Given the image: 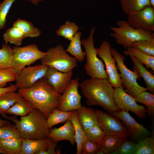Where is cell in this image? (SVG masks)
Here are the masks:
<instances>
[{
  "mask_svg": "<svg viewBox=\"0 0 154 154\" xmlns=\"http://www.w3.org/2000/svg\"><path fill=\"white\" fill-rule=\"evenodd\" d=\"M80 86L88 105L99 106L110 114L119 109L114 101V89L108 80L86 79L80 83Z\"/></svg>",
  "mask_w": 154,
  "mask_h": 154,
  "instance_id": "6da1fadb",
  "label": "cell"
},
{
  "mask_svg": "<svg viewBox=\"0 0 154 154\" xmlns=\"http://www.w3.org/2000/svg\"><path fill=\"white\" fill-rule=\"evenodd\" d=\"M17 90L24 98L40 110L47 118L59 106L61 94L48 84L45 77L29 88L18 89Z\"/></svg>",
  "mask_w": 154,
  "mask_h": 154,
  "instance_id": "7a4b0ae2",
  "label": "cell"
},
{
  "mask_svg": "<svg viewBox=\"0 0 154 154\" xmlns=\"http://www.w3.org/2000/svg\"><path fill=\"white\" fill-rule=\"evenodd\" d=\"M15 123L21 138L32 140L42 139L47 137L50 129L45 127L47 118L37 109L35 108L28 115L21 117L1 115Z\"/></svg>",
  "mask_w": 154,
  "mask_h": 154,
  "instance_id": "3957f363",
  "label": "cell"
},
{
  "mask_svg": "<svg viewBox=\"0 0 154 154\" xmlns=\"http://www.w3.org/2000/svg\"><path fill=\"white\" fill-rule=\"evenodd\" d=\"M118 27L110 26L112 31L110 34L116 42L127 49L131 47L134 42L139 41L154 39V33L133 28L124 20H119L117 21Z\"/></svg>",
  "mask_w": 154,
  "mask_h": 154,
  "instance_id": "277c9868",
  "label": "cell"
},
{
  "mask_svg": "<svg viewBox=\"0 0 154 154\" xmlns=\"http://www.w3.org/2000/svg\"><path fill=\"white\" fill-rule=\"evenodd\" d=\"M94 31L95 28H92L88 38L81 40L82 44L84 48L86 58L84 68L86 74L91 78L105 79L108 81V75L105 69L104 65L102 60L97 56L94 45Z\"/></svg>",
  "mask_w": 154,
  "mask_h": 154,
  "instance_id": "5b68a950",
  "label": "cell"
},
{
  "mask_svg": "<svg viewBox=\"0 0 154 154\" xmlns=\"http://www.w3.org/2000/svg\"><path fill=\"white\" fill-rule=\"evenodd\" d=\"M111 51L112 55L116 60L117 69L120 72L122 85L125 88V92L135 98L139 93L146 91L147 88L141 86L137 82V80L140 78L137 72L129 70L125 64V57L115 48H111Z\"/></svg>",
  "mask_w": 154,
  "mask_h": 154,
  "instance_id": "8992f818",
  "label": "cell"
},
{
  "mask_svg": "<svg viewBox=\"0 0 154 154\" xmlns=\"http://www.w3.org/2000/svg\"><path fill=\"white\" fill-rule=\"evenodd\" d=\"M46 52L47 54L40 59L42 64L62 72L73 70L77 66L78 60L69 55L60 44L48 49Z\"/></svg>",
  "mask_w": 154,
  "mask_h": 154,
  "instance_id": "52a82bcc",
  "label": "cell"
},
{
  "mask_svg": "<svg viewBox=\"0 0 154 154\" xmlns=\"http://www.w3.org/2000/svg\"><path fill=\"white\" fill-rule=\"evenodd\" d=\"M13 49V68L18 74L26 66H29L37 60H40L47 53L40 50L35 44L23 47L15 46Z\"/></svg>",
  "mask_w": 154,
  "mask_h": 154,
  "instance_id": "ba28073f",
  "label": "cell"
},
{
  "mask_svg": "<svg viewBox=\"0 0 154 154\" xmlns=\"http://www.w3.org/2000/svg\"><path fill=\"white\" fill-rule=\"evenodd\" d=\"M111 114L122 121L129 133L130 139L136 144L145 137L153 135V133L138 123L128 112L119 109Z\"/></svg>",
  "mask_w": 154,
  "mask_h": 154,
  "instance_id": "9c48e42d",
  "label": "cell"
},
{
  "mask_svg": "<svg viewBox=\"0 0 154 154\" xmlns=\"http://www.w3.org/2000/svg\"><path fill=\"white\" fill-rule=\"evenodd\" d=\"M110 43L104 40L99 48H96L97 55L104 62L109 76V82L114 88L122 86L121 78L116 64L115 58L112 55Z\"/></svg>",
  "mask_w": 154,
  "mask_h": 154,
  "instance_id": "30bf717a",
  "label": "cell"
},
{
  "mask_svg": "<svg viewBox=\"0 0 154 154\" xmlns=\"http://www.w3.org/2000/svg\"><path fill=\"white\" fill-rule=\"evenodd\" d=\"M79 80L78 78L71 80L64 91L61 94L58 109L68 112L76 111L81 107V96L78 91L80 85Z\"/></svg>",
  "mask_w": 154,
  "mask_h": 154,
  "instance_id": "8fae6325",
  "label": "cell"
},
{
  "mask_svg": "<svg viewBox=\"0 0 154 154\" xmlns=\"http://www.w3.org/2000/svg\"><path fill=\"white\" fill-rule=\"evenodd\" d=\"M114 97L115 103L119 109L128 112L130 111L141 119L147 116V108L138 104L135 98L124 90L122 86L114 88Z\"/></svg>",
  "mask_w": 154,
  "mask_h": 154,
  "instance_id": "7c38bea8",
  "label": "cell"
},
{
  "mask_svg": "<svg viewBox=\"0 0 154 154\" xmlns=\"http://www.w3.org/2000/svg\"><path fill=\"white\" fill-rule=\"evenodd\" d=\"M98 123L106 135H117L128 138L129 134L122 122L112 115L96 110Z\"/></svg>",
  "mask_w": 154,
  "mask_h": 154,
  "instance_id": "4fadbf2b",
  "label": "cell"
},
{
  "mask_svg": "<svg viewBox=\"0 0 154 154\" xmlns=\"http://www.w3.org/2000/svg\"><path fill=\"white\" fill-rule=\"evenodd\" d=\"M127 15V21L133 28L150 32L154 31V7L148 6Z\"/></svg>",
  "mask_w": 154,
  "mask_h": 154,
  "instance_id": "5bb4252c",
  "label": "cell"
},
{
  "mask_svg": "<svg viewBox=\"0 0 154 154\" xmlns=\"http://www.w3.org/2000/svg\"><path fill=\"white\" fill-rule=\"evenodd\" d=\"M48 67L41 64L25 67L18 74L15 85L18 89L29 88L38 80L46 76Z\"/></svg>",
  "mask_w": 154,
  "mask_h": 154,
  "instance_id": "9a60e30c",
  "label": "cell"
},
{
  "mask_svg": "<svg viewBox=\"0 0 154 154\" xmlns=\"http://www.w3.org/2000/svg\"><path fill=\"white\" fill-rule=\"evenodd\" d=\"M72 74L73 70L62 72L49 67L45 77L48 84L57 93L61 94L71 81Z\"/></svg>",
  "mask_w": 154,
  "mask_h": 154,
  "instance_id": "2e32d148",
  "label": "cell"
},
{
  "mask_svg": "<svg viewBox=\"0 0 154 154\" xmlns=\"http://www.w3.org/2000/svg\"><path fill=\"white\" fill-rule=\"evenodd\" d=\"M47 137L56 142L65 140L70 142L72 145L76 143L74 127L69 119L66 120L62 126L50 129Z\"/></svg>",
  "mask_w": 154,
  "mask_h": 154,
  "instance_id": "e0dca14e",
  "label": "cell"
},
{
  "mask_svg": "<svg viewBox=\"0 0 154 154\" xmlns=\"http://www.w3.org/2000/svg\"><path fill=\"white\" fill-rule=\"evenodd\" d=\"M21 140L19 154H37L40 151L46 150L49 147L57 143L48 137L38 140L21 138Z\"/></svg>",
  "mask_w": 154,
  "mask_h": 154,
  "instance_id": "ac0fdd59",
  "label": "cell"
},
{
  "mask_svg": "<svg viewBox=\"0 0 154 154\" xmlns=\"http://www.w3.org/2000/svg\"><path fill=\"white\" fill-rule=\"evenodd\" d=\"M79 121L85 131L98 123L96 110L82 106L76 111Z\"/></svg>",
  "mask_w": 154,
  "mask_h": 154,
  "instance_id": "d6986e66",
  "label": "cell"
},
{
  "mask_svg": "<svg viewBox=\"0 0 154 154\" xmlns=\"http://www.w3.org/2000/svg\"><path fill=\"white\" fill-rule=\"evenodd\" d=\"M129 56L133 64V68L137 73L139 77L142 78L147 86V90L151 93H154V75L144 66L143 64L139 62L132 55Z\"/></svg>",
  "mask_w": 154,
  "mask_h": 154,
  "instance_id": "ffe728a7",
  "label": "cell"
},
{
  "mask_svg": "<svg viewBox=\"0 0 154 154\" xmlns=\"http://www.w3.org/2000/svg\"><path fill=\"white\" fill-rule=\"evenodd\" d=\"M81 32L78 31L76 32L65 50L80 62L83 61L86 56L85 52L82 51L81 48Z\"/></svg>",
  "mask_w": 154,
  "mask_h": 154,
  "instance_id": "44dd1931",
  "label": "cell"
},
{
  "mask_svg": "<svg viewBox=\"0 0 154 154\" xmlns=\"http://www.w3.org/2000/svg\"><path fill=\"white\" fill-rule=\"evenodd\" d=\"M35 108L31 102L23 98L12 106L7 110V114L22 117L28 115Z\"/></svg>",
  "mask_w": 154,
  "mask_h": 154,
  "instance_id": "7402d4cb",
  "label": "cell"
},
{
  "mask_svg": "<svg viewBox=\"0 0 154 154\" xmlns=\"http://www.w3.org/2000/svg\"><path fill=\"white\" fill-rule=\"evenodd\" d=\"M23 97L15 91L6 92L0 96V115H6L7 110L16 102Z\"/></svg>",
  "mask_w": 154,
  "mask_h": 154,
  "instance_id": "603a6c76",
  "label": "cell"
},
{
  "mask_svg": "<svg viewBox=\"0 0 154 154\" xmlns=\"http://www.w3.org/2000/svg\"><path fill=\"white\" fill-rule=\"evenodd\" d=\"M123 51L127 56L132 55L139 62L145 65L147 68H150L154 71V56L149 55L138 49L131 47Z\"/></svg>",
  "mask_w": 154,
  "mask_h": 154,
  "instance_id": "cb8c5ba5",
  "label": "cell"
},
{
  "mask_svg": "<svg viewBox=\"0 0 154 154\" xmlns=\"http://www.w3.org/2000/svg\"><path fill=\"white\" fill-rule=\"evenodd\" d=\"M12 25L20 29L23 33L25 38L38 37L41 33V31L35 27L32 22L24 19H18Z\"/></svg>",
  "mask_w": 154,
  "mask_h": 154,
  "instance_id": "d4e9b609",
  "label": "cell"
},
{
  "mask_svg": "<svg viewBox=\"0 0 154 154\" xmlns=\"http://www.w3.org/2000/svg\"><path fill=\"white\" fill-rule=\"evenodd\" d=\"M69 119L74 127L75 139L77 147L76 154H80L82 143L87 138L84 131L79 121L76 111H73V114L70 116Z\"/></svg>",
  "mask_w": 154,
  "mask_h": 154,
  "instance_id": "484cf974",
  "label": "cell"
},
{
  "mask_svg": "<svg viewBox=\"0 0 154 154\" xmlns=\"http://www.w3.org/2000/svg\"><path fill=\"white\" fill-rule=\"evenodd\" d=\"M73 113V111L65 112L57 108L55 109L47 119L45 126V128L50 129L56 125L65 122L69 119Z\"/></svg>",
  "mask_w": 154,
  "mask_h": 154,
  "instance_id": "4316f807",
  "label": "cell"
},
{
  "mask_svg": "<svg viewBox=\"0 0 154 154\" xmlns=\"http://www.w3.org/2000/svg\"><path fill=\"white\" fill-rule=\"evenodd\" d=\"M121 8L126 14L139 11L145 7L151 6L149 0H119Z\"/></svg>",
  "mask_w": 154,
  "mask_h": 154,
  "instance_id": "83f0119b",
  "label": "cell"
},
{
  "mask_svg": "<svg viewBox=\"0 0 154 154\" xmlns=\"http://www.w3.org/2000/svg\"><path fill=\"white\" fill-rule=\"evenodd\" d=\"M21 145V138L0 140V147L5 154H19Z\"/></svg>",
  "mask_w": 154,
  "mask_h": 154,
  "instance_id": "f1b7e54d",
  "label": "cell"
},
{
  "mask_svg": "<svg viewBox=\"0 0 154 154\" xmlns=\"http://www.w3.org/2000/svg\"><path fill=\"white\" fill-rule=\"evenodd\" d=\"M3 37L5 43L13 44L16 46H19L22 44V41L25 38L23 33L19 28L13 26L7 29L4 33Z\"/></svg>",
  "mask_w": 154,
  "mask_h": 154,
  "instance_id": "f546056e",
  "label": "cell"
},
{
  "mask_svg": "<svg viewBox=\"0 0 154 154\" xmlns=\"http://www.w3.org/2000/svg\"><path fill=\"white\" fill-rule=\"evenodd\" d=\"M127 137L117 135H106L100 144V149L105 154L115 150L121 143Z\"/></svg>",
  "mask_w": 154,
  "mask_h": 154,
  "instance_id": "4dcf8cb0",
  "label": "cell"
},
{
  "mask_svg": "<svg viewBox=\"0 0 154 154\" xmlns=\"http://www.w3.org/2000/svg\"><path fill=\"white\" fill-rule=\"evenodd\" d=\"M154 154V135L145 137L137 143L133 154Z\"/></svg>",
  "mask_w": 154,
  "mask_h": 154,
  "instance_id": "1f68e13d",
  "label": "cell"
},
{
  "mask_svg": "<svg viewBox=\"0 0 154 154\" xmlns=\"http://www.w3.org/2000/svg\"><path fill=\"white\" fill-rule=\"evenodd\" d=\"M13 48L5 43L0 49V69H6L13 67Z\"/></svg>",
  "mask_w": 154,
  "mask_h": 154,
  "instance_id": "d6a6232c",
  "label": "cell"
},
{
  "mask_svg": "<svg viewBox=\"0 0 154 154\" xmlns=\"http://www.w3.org/2000/svg\"><path fill=\"white\" fill-rule=\"evenodd\" d=\"M79 30L78 26L75 23L67 21L60 26L56 31V33L57 36L70 41Z\"/></svg>",
  "mask_w": 154,
  "mask_h": 154,
  "instance_id": "836d02e7",
  "label": "cell"
},
{
  "mask_svg": "<svg viewBox=\"0 0 154 154\" xmlns=\"http://www.w3.org/2000/svg\"><path fill=\"white\" fill-rule=\"evenodd\" d=\"M137 102L144 104L147 108L146 112L150 116L154 115V94L146 91L138 94L134 98Z\"/></svg>",
  "mask_w": 154,
  "mask_h": 154,
  "instance_id": "e575fe53",
  "label": "cell"
},
{
  "mask_svg": "<svg viewBox=\"0 0 154 154\" xmlns=\"http://www.w3.org/2000/svg\"><path fill=\"white\" fill-rule=\"evenodd\" d=\"M87 139L100 144L106 135L98 123L84 131Z\"/></svg>",
  "mask_w": 154,
  "mask_h": 154,
  "instance_id": "d590c367",
  "label": "cell"
},
{
  "mask_svg": "<svg viewBox=\"0 0 154 154\" xmlns=\"http://www.w3.org/2000/svg\"><path fill=\"white\" fill-rule=\"evenodd\" d=\"M18 75L13 67L0 69V88L6 87L8 82L15 81Z\"/></svg>",
  "mask_w": 154,
  "mask_h": 154,
  "instance_id": "8d00e7d4",
  "label": "cell"
},
{
  "mask_svg": "<svg viewBox=\"0 0 154 154\" xmlns=\"http://www.w3.org/2000/svg\"><path fill=\"white\" fill-rule=\"evenodd\" d=\"M20 138L19 132L15 124L10 123L0 128V140Z\"/></svg>",
  "mask_w": 154,
  "mask_h": 154,
  "instance_id": "74e56055",
  "label": "cell"
},
{
  "mask_svg": "<svg viewBox=\"0 0 154 154\" xmlns=\"http://www.w3.org/2000/svg\"><path fill=\"white\" fill-rule=\"evenodd\" d=\"M131 47L137 48L149 55L154 56V39L134 42L132 44Z\"/></svg>",
  "mask_w": 154,
  "mask_h": 154,
  "instance_id": "f35d334b",
  "label": "cell"
},
{
  "mask_svg": "<svg viewBox=\"0 0 154 154\" xmlns=\"http://www.w3.org/2000/svg\"><path fill=\"white\" fill-rule=\"evenodd\" d=\"M16 0H4L0 3V30L5 27L7 15Z\"/></svg>",
  "mask_w": 154,
  "mask_h": 154,
  "instance_id": "ab89813d",
  "label": "cell"
},
{
  "mask_svg": "<svg viewBox=\"0 0 154 154\" xmlns=\"http://www.w3.org/2000/svg\"><path fill=\"white\" fill-rule=\"evenodd\" d=\"M127 138L123 140L115 150L118 154H133L136 143Z\"/></svg>",
  "mask_w": 154,
  "mask_h": 154,
  "instance_id": "60d3db41",
  "label": "cell"
},
{
  "mask_svg": "<svg viewBox=\"0 0 154 154\" xmlns=\"http://www.w3.org/2000/svg\"><path fill=\"white\" fill-rule=\"evenodd\" d=\"M100 149V144L86 139L82 143L81 154H96Z\"/></svg>",
  "mask_w": 154,
  "mask_h": 154,
  "instance_id": "b9f144b4",
  "label": "cell"
},
{
  "mask_svg": "<svg viewBox=\"0 0 154 154\" xmlns=\"http://www.w3.org/2000/svg\"><path fill=\"white\" fill-rule=\"evenodd\" d=\"M57 143L49 147L46 150H41L38 152L37 154H56L55 149Z\"/></svg>",
  "mask_w": 154,
  "mask_h": 154,
  "instance_id": "7bdbcfd3",
  "label": "cell"
},
{
  "mask_svg": "<svg viewBox=\"0 0 154 154\" xmlns=\"http://www.w3.org/2000/svg\"><path fill=\"white\" fill-rule=\"evenodd\" d=\"M17 88L15 84L11 85V86L4 87L0 88V96L4 93L10 91H16Z\"/></svg>",
  "mask_w": 154,
  "mask_h": 154,
  "instance_id": "ee69618b",
  "label": "cell"
},
{
  "mask_svg": "<svg viewBox=\"0 0 154 154\" xmlns=\"http://www.w3.org/2000/svg\"><path fill=\"white\" fill-rule=\"evenodd\" d=\"M10 123V122L7 120L3 119L0 118V128Z\"/></svg>",
  "mask_w": 154,
  "mask_h": 154,
  "instance_id": "f6af8a7d",
  "label": "cell"
},
{
  "mask_svg": "<svg viewBox=\"0 0 154 154\" xmlns=\"http://www.w3.org/2000/svg\"><path fill=\"white\" fill-rule=\"evenodd\" d=\"M27 1H30L35 5H37L40 2H42L43 0H26Z\"/></svg>",
  "mask_w": 154,
  "mask_h": 154,
  "instance_id": "bcb514c9",
  "label": "cell"
},
{
  "mask_svg": "<svg viewBox=\"0 0 154 154\" xmlns=\"http://www.w3.org/2000/svg\"><path fill=\"white\" fill-rule=\"evenodd\" d=\"M96 154H105V153L100 149L98 150L96 152Z\"/></svg>",
  "mask_w": 154,
  "mask_h": 154,
  "instance_id": "7dc6e473",
  "label": "cell"
},
{
  "mask_svg": "<svg viewBox=\"0 0 154 154\" xmlns=\"http://www.w3.org/2000/svg\"><path fill=\"white\" fill-rule=\"evenodd\" d=\"M151 6L154 7V0H149Z\"/></svg>",
  "mask_w": 154,
  "mask_h": 154,
  "instance_id": "c3c4849f",
  "label": "cell"
},
{
  "mask_svg": "<svg viewBox=\"0 0 154 154\" xmlns=\"http://www.w3.org/2000/svg\"><path fill=\"white\" fill-rule=\"evenodd\" d=\"M0 153L5 154V153L1 150L0 147Z\"/></svg>",
  "mask_w": 154,
  "mask_h": 154,
  "instance_id": "681fc988",
  "label": "cell"
},
{
  "mask_svg": "<svg viewBox=\"0 0 154 154\" xmlns=\"http://www.w3.org/2000/svg\"><path fill=\"white\" fill-rule=\"evenodd\" d=\"M109 0L112 1H113V0Z\"/></svg>",
  "mask_w": 154,
  "mask_h": 154,
  "instance_id": "f907efd6",
  "label": "cell"
}]
</instances>
